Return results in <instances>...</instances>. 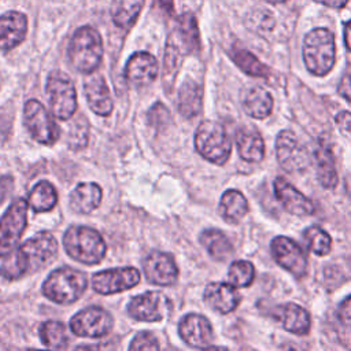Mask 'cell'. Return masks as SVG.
Masks as SVG:
<instances>
[{
  "label": "cell",
  "mask_w": 351,
  "mask_h": 351,
  "mask_svg": "<svg viewBox=\"0 0 351 351\" xmlns=\"http://www.w3.org/2000/svg\"><path fill=\"white\" fill-rule=\"evenodd\" d=\"M58 254V241L49 232H40L27 239L19 248L4 255L0 276L16 280L49 265Z\"/></svg>",
  "instance_id": "cell-1"
},
{
  "label": "cell",
  "mask_w": 351,
  "mask_h": 351,
  "mask_svg": "<svg viewBox=\"0 0 351 351\" xmlns=\"http://www.w3.org/2000/svg\"><path fill=\"white\" fill-rule=\"evenodd\" d=\"M63 247L69 256L85 265H96L106 255V243L100 233L82 225H73L64 232Z\"/></svg>",
  "instance_id": "cell-2"
},
{
  "label": "cell",
  "mask_w": 351,
  "mask_h": 351,
  "mask_svg": "<svg viewBox=\"0 0 351 351\" xmlns=\"http://www.w3.org/2000/svg\"><path fill=\"white\" fill-rule=\"evenodd\" d=\"M67 55L71 66L82 73H93L101 62L103 43L99 32L90 26H82L73 34Z\"/></svg>",
  "instance_id": "cell-3"
},
{
  "label": "cell",
  "mask_w": 351,
  "mask_h": 351,
  "mask_svg": "<svg viewBox=\"0 0 351 351\" xmlns=\"http://www.w3.org/2000/svg\"><path fill=\"white\" fill-rule=\"evenodd\" d=\"M335 36L325 27H318L306 34L303 59L307 70L314 75L328 74L335 64Z\"/></svg>",
  "instance_id": "cell-4"
},
{
  "label": "cell",
  "mask_w": 351,
  "mask_h": 351,
  "mask_svg": "<svg viewBox=\"0 0 351 351\" xmlns=\"http://www.w3.org/2000/svg\"><path fill=\"white\" fill-rule=\"evenodd\" d=\"M85 288V273L71 267H60L49 273L43 284V293L55 303L67 304L80 299Z\"/></svg>",
  "instance_id": "cell-5"
},
{
  "label": "cell",
  "mask_w": 351,
  "mask_h": 351,
  "mask_svg": "<svg viewBox=\"0 0 351 351\" xmlns=\"http://www.w3.org/2000/svg\"><path fill=\"white\" fill-rule=\"evenodd\" d=\"M197 152L215 165H223L232 151V143L223 126L215 121H203L195 134Z\"/></svg>",
  "instance_id": "cell-6"
},
{
  "label": "cell",
  "mask_w": 351,
  "mask_h": 351,
  "mask_svg": "<svg viewBox=\"0 0 351 351\" xmlns=\"http://www.w3.org/2000/svg\"><path fill=\"white\" fill-rule=\"evenodd\" d=\"M47 95L51 112L66 121L73 117L77 110V93L71 80L60 71H53L47 80Z\"/></svg>",
  "instance_id": "cell-7"
},
{
  "label": "cell",
  "mask_w": 351,
  "mask_h": 351,
  "mask_svg": "<svg viewBox=\"0 0 351 351\" xmlns=\"http://www.w3.org/2000/svg\"><path fill=\"white\" fill-rule=\"evenodd\" d=\"M27 202L14 200L0 219V255L10 254L19 241L27 225Z\"/></svg>",
  "instance_id": "cell-8"
},
{
  "label": "cell",
  "mask_w": 351,
  "mask_h": 351,
  "mask_svg": "<svg viewBox=\"0 0 351 351\" xmlns=\"http://www.w3.org/2000/svg\"><path fill=\"white\" fill-rule=\"evenodd\" d=\"M23 121L30 136L45 145H52L59 138V128L45 107L32 99L25 103Z\"/></svg>",
  "instance_id": "cell-9"
},
{
  "label": "cell",
  "mask_w": 351,
  "mask_h": 351,
  "mask_svg": "<svg viewBox=\"0 0 351 351\" xmlns=\"http://www.w3.org/2000/svg\"><path fill=\"white\" fill-rule=\"evenodd\" d=\"M276 155L280 166L288 173L304 170L310 165L307 148L291 130H281L277 134Z\"/></svg>",
  "instance_id": "cell-10"
},
{
  "label": "cell",
  "mask_w": 351,
  "mask_h": 351,
  "mask_svg": "<svg viewBox=\"0 0 351 351\" xmlns=\"http://www.w3.org/2000/svg\"><path fill=\"white\" fill-rule=\"evenodd\" d=\"M274 261L293 277L302 278L307 271V255L303 248L287 236H277L270 244Z\"/></svg>",
  "instance_id": "cell-11"
},
{
  "label": "cell",
  "mask_w": 351,
  "mask_h": 351,
  "mask_svg": "<svg viewBox=\"0 0 351 351\" xmlns=\"http://www.w3.org/2000/svg\"><path fill=\"white\" fill-rule=\"evenodd\" d=\"M70 329L77 336L101 337L112 329V317L104 308L90 306L70 319Z\"/></svg>",
  "instance_id": "cell-12"
},
{
  "label": "cell",
  "mask_w": 351,
  "mask_h": 351,
  "mask_svg": "<svg viewBox=\"0 0 351 351\" xmlns=\"http://www.w3.org/2000/svg\"><path fill=\"white\" fill-rule=\"evenodd\" d=\"M170 311V300L160 292L147 291L140 293L128 304V313L132 318L145 322L163 319Z\"/></svg>",
  "instance_id": "cell-13"
},
{
  "label": "cell",
  "mask_w": 351,
  "mask_h": 351,
  "mask_svg": "<svg viewBox=\"0 0 351 351\" xmlns=\"http://www.w3.org/2000/svg\"><path fill=\"white\" fill-rule=\"evenodd\" d=\"M140 281V273L136 267H119L99 271L92 278V288L97 293L111 295L133 288Z\"/></svg>",
  "instance_id": "cell-14"
},
{
  "label": "cell",
  "mask_w": 351,
  "mask_h": 351,
  "mask_svg": "<svg viewBox=\"0 0 351 351\" xmlns=\"http://www.w3.org/2000/svg\"><path fill=\"white\" fill-rule=\"evenodd\" d=\"M143 269L147 280L155 285H171L178 276L177 265L170 254L152 251L143 259Z\"/></svg>",
  "instance_id": "cell-15"
},
{
  "label": "cell",
  "mask_w": 351,
  "mask_h": 351,
  "mask_svg": "<svg viewBox=\"0 0 351 351\" xmlns=\"http://www.w3.org/2000/svg\"><path fill=\"white\" fill-rule=\"evenodd\" d=\"M273 186L277 200L289 214L303 217L311 215L315 211L314 203L284 177H277L273 182Z\"/></svg>",
  "instance_id": "cell-16"
},
{
  "label": "cell",
  "mask_w": 351,
  "mask_h": 351,
  "mask_svg": "<svg viewBox=\"0 0 351 351\" xmlns=\"http://www.w3.org/2000/svg\"><path fill=\"white\" fill-rule=\"evenodd\" d=\"M181 339L191 347L206 348L214 339V332L210 321L200 314H186L178 325Z\"/></svg>",
  "instance_id": "cell-17"
},
{
  "label": "cell",
  "mask_w": 351,
  "mask_h": 351,
  "mask_svg": "<svg viewBox=\"0 0 351 351\" xmlns=\"http://www.w3.org/2000/svg\"><path fill=\"white\" fill-rule=\"evenodd\" d=\"M158 71V60L148 52L133 53L125 66L126 80L137 88L151 84L156 78Z\"/></svg>",
  "instance_id": "cell-18"
},
{
  "label": "cell",
  "mask_w": 351,
  "mask_h": 351,
  "mask_svg": "<svg viewBox=\"0 0 351 351\" xmlns=\"http://www.w3.org/2000/svg\"><path fill=\"white\" fill-rule=\"evenodd\" d=\"M27 33V18L18 11H8L0 16V51L7 52L19 45Z\"/></svg>",
  "instance_id": "cell-19"
},
{
  "label": "cell",
  "mask_w": 351,
  "mask_h": 351,
  "mask_svg": "<svg viewBox=\"0 0 351 351\" xmlns=\"http://www.w3.org/2000/svg\"><path fill=\"white\" fill-rule=\"evenodd\" d=\"M240 293L229 282H211L204 289V302L219 314L233 311L240 303Z\"/></svg>",
  "instance_id": "cell-20"
},
{
  "label": "cell",
  "mask_w": 351,
  "mask_h": 351,
  "mask_svg": "<svg viewBox=\"0 0 351 351\" xmlns=\"http://www.w3.org/2000/svg\"><path fill=\"white\" fill-rule=\"evenodd\" d=\"M86 103L90 110L101 117L110 115L112 111V99L110 89L101 75H90L84 85Z\"/></svg>",
  "instance_id": "cell-21"
},
{
  "label": "cell",
  "mask_w": 351,
  "mask_h": 351,
  "mask_svg": "<svg viewBox=\"0 0 351 351\" xmlns=\"http://www.w3.org/2000/svg\"><path fill=\"white\" fill-rule=\"evenodd\" d=\"M274 317L281 322L282 328L291 333L303 336L310 330V315L296 303H285L276 307Z\"/></svg>",
  "instance_id": "cell-22"
},
{
  "label": "cell",
  "mask_w": 351,
  "mask_h": 351,
  "mask_svg": "<svg viewBox=\"0 0 351 351\" xmlns=\"http://www.w3.org/2000/svg\"><path fill=\"white\" fill-rule=\"evenodd\" d=\"M314 159L319 184L326 189H333L337 185V171L330 147L326 143L319 141L314 149Z\"/></svg>",
  "instance_id": "cell-23"
},
{
  "label": "cell",
  "mask_w": 351,
  "mask_h": 351,
  "mask_svg": "<svg viewBox=\"0 0 351 351\" xmlns=\"http://www.w3.org/2000/svg\"><path fill=\"white\" fill-rule=\"evenodd\" d=\"M101 189L95 182L78 184L70 195V207L78 214H89L101 202Z\"/></svg>",
  "instance_id": "cell-24"
},
{
  "label": "cell",
  "mask_w": 351,
  "mask_h": 351,
  "mask_svg": "<svg viewBox=\"0 0 351 351\" xmlns=\"http://www.w3.org/2000/svg\"><path fill=\"white\" fill-rule=\"evenodd\" d=\"M241 104L250 117L263 119L269 117L273 110V97L266 89L261 86H252L244 92Z\"/></svg>",
  "instance_id": "cell-25"
},
{
  "label": "cell",
  "mask_w": 351,
  "mask_h": 351,
  "mask_svg": "<svg viewBox=\"0 0 351 351\" xmlns=\"http://www.w3.org/2000/svg\"><path fill=\"white\" fill-rule=\"evenodd\" d=\"M219 214L228 223H239L248 213V202L237 189H228L219 200Z\"/></svg>",
  "instance_id": "cell-26"
},
{
  "label": "cell",
  "mask_w": 351,
  "mask_h": 351,
  "mask_svg": "<svg viewBox=\"0 0 351 351\" xmlns=\"http://www.w3.org/2000/svg\"><path fill=\"white\" fill-rule=\"evenodd\" d=\"M203 106V90L193 80H186L178 93V111L184 118H195L200 114Z\"/></svg>",
  "instance_id": "cell-27"
},
{
  "label": "cell",
  "mask_w": 351,
  "mask_h": 351,
  "mask_svg": "<svg viewBox=\"0 0 351 351\" xmlns=\"http://www.w3.org/2000/svg\"><path fill=\"white\" fill-rule=\"evenodd\" d=\"M236 144L241 159L247 162H259L265 156L263 138L254 129L239 130L236 134Z\"/></svg>",
  "instance_id": "cell-28"
},
{
  "label": "cell",
  "mask_w": 351,
  "mask_h": 351,
  "mask_svg": "<svg viewBox=\"0 0 351 351\" xmlns=\"http://www.w3.org/2000/svg\"><path fill=\"white\" fill-rule=\"evenodd\" d=\"M200 243L217 261H225L233 254V245L226 234L218 229H206L200 233Z\"/></svg>",
  "instance_id": "cell-29"
},
{
  "label": "cell",
  "mask_w": 351,
  "mask_h": 351,
  "mask_svg": "<svg viewBox=\"0 0 351 351\" xmlns=\"http://www.w3.org/2000/svg\"><path fill=\"white\" fill-rule=\"evenodd\" d=\"M143 5L144 0H112L111 16L114 23L122 29L130 27L140 15Z\"/></svg>",
  "instance_id": "cell-30"
},
{
  "label": "cell",
  "mask_w": 351,
  "mask_h": 351,
  "mask_svg": "<svg viewBox=\"0 0 351 351\" xmlns=\"http://www.w3.org/2000/svg\"><path fill=\"white\" fill-rule=\"evenodd\" d=\"M58 202V193L48 181L37 182L30 191L27 203L36 213H45L53 208Z\"/></svg>",
  "instance_id": "cell-31"
},
{
  "label": "cell",
  "mask_w": 351,
  "mask_h": 351,
  "mask_svg": "<svg viewBox=\"0 0 351 351\" xmlns=\"http://www.w3.org/2000/svg\"><path fill=\"white\" fill-rule=\"evenodd\" d=\"M177 29L180 33V38L182 45L189 53L199 52L200 49V37L196 18L191 12H185L178 18Z\"/></svg>",
  "instance_id": "cell-32"
},
{
  "label": "cell",
  "mask_w": 351,
  "mask_h": 351,
  "mask_svg": "<svg viewBox=\"0 0 351 351\" xmlns=\"http://www.w3.org/2000/svg\"><path fill=\"white\" fill-rule=\"evenodd\" d=\"M40 339L44 346L51 350L60 351L66 348L69 343V336L66 328L59 321H47L40 326Z\"/></svg>",
  "instance_id": "cell-33"
},
{
  "label": "cell",
  "mask_w": 351,
  "mask_h": 351,
  "mask_svg": "<svg viewBox=\"0 0 351 351\" xmlns=\"http://www.w3.org/2000/svg\"><path fill=\"white\" fill-rule=\"evenodd\" d=\"M303 240L307 248L319 256H325L330 252L332 248V237L322 228L313 225L303 230Z\"/></svg>",
  "instance_id": "cell-34"
},
{
  "label": "cell",
  "mask_w": 351,
  "mask_h": 351,
  "mask_svg": "<svg viewBox=\"0 0 351 351\" xmlns=\"http://www.w3.org/2000/svg\"><path fill=\"white\" fill-rule=\"evenodd\" d=\"M230 56L233 62L245 73L254 77H266L269 74V70L263 63L258 60L255 55L251 52L243 49V48H234L230 52Z\"/></svg>",
  "instance_id": "cell-35"
},
{
  "label": "cell",
  "mask_w": 351,
  "mask_h": 351,
  "mask_svg": "<svg viewBox=\"0 0 351 351\" xmlns=\"http://www.w3.org/2000/svg\"><path fill=\"white\" fill-rule=\"evenodd\" d=\"M255 278L254 265L248 261H234L228 270V281L233 287L245 288L252 284Z\"/></svg>",
  "instance_id": "cell-36"
},
{
  "label": "cell",
  "mask_w": 351,
  "mask_h": 351,
  "mask_svg": "<svg viewBox=\"0 0 351 351\" xmlns=\"http://www.w3.org/2000/svg\"><path fill=\"white\" fill-rule=\"evenodd\" d=\"M180 67V49L178 47L169 41L166 45V52H165V63H163V78L167 85V81H170V86L176 78V74Z\"/></svg>",
  "instance_id": "cell-37"
},
{
  "label": "cell",
  "mask_w": 351,
  "mask_h": 351,
  "mask_svg": "<svg viewBox=\"0 0 351 351\" xmlns=\"http://www.w3.org/2000/svg\"><path fill=\"white\" fill-rule=\"evenodd\" d=\"M128 351H159V341L149 332H138L132 339Z\"/></svg>",
  "instance_id": "cell-38"
},
{
  "label": "cell",
  "mask_w": 351,
  "mask_h": 351,
  "mask_svg": "<svg viewBox=\"0 0 351 351\" xmlns=\"http://www.w3.org/2000/svg\"><path fill=\"white\" fill-rule=\"evenodd\" d=\"M170 119L167 108L162 103H155L148 112V121L151 125H165Z\"/></svg>",
  "instance_id": "cell-39"
},
{
  "label": "cell",
  "mask_w": 351,
  "mask_h": 351,
  "mask_svg": "<svg viewBox=\"0 0 351 351\" xmlns=\"http://www.w3.org/2000/svg\"><path fill=\"white\" fill-rule=\"evenodd\" d=\"M337 317L341 324L346 326H351V295L347 296L337 308Z\"/></svg>",
  "instance_id": "cell-40"
},
{
  "label": "cell",
  "mask_w": 351,
  "mask_h": 351,
  "mask_svg": "<svg viewBox=\"0 0 351 351\" xmlns=\"http://www.w3.org/2000/svg\"><path fill=\"white\" fill-rule=\"evenodd\" d=\"M339 93L346 100L351 101V66L346 70V73L341 77V81L339 84Z\"/></svg>",
  "instance_id": "cell-41"
},
{
  "label": "cell",
  "mask_w": 351,
  "mask_h": 351,
  "mask_svg": "<svg viewBox=\"0 0 351 351\" xmlns=\"http://www.w3.org/2000/svg\"><path fill=\"white\" fill-rule=\"evenodd\" d=\"M336 123L344 133H351V112L341 111L336 115Z\"/></svg>",
  "instance_id": "cell-42"
},
{
  "label": "cell",
  "mask_w": 351,
  "mask_h": 351,
  "mask_svg": "<svg viewBox=\"0 0 351 351\" xmlns=\"http://www.w3.org/2000/svg\"><path fill=\"white\" fill-rule=\"evenodd\" d=\"M11 130V123L10 121H7L4 117L0 115V144L4 143L10 134Z\"/></svg>",
  "instance_id": "cell-43"
},
{
  "label": "cell",
  "mask_w": 351,
  "mask_h": 351,
  "mask_svg": "<svg viewBox=\"0 0 351 351\" xmlns=\"http://www.w3.org/2000/svg\"><path fill=\"white\" fill-rule=\"evenodd\" d=\"M11 185H12L11 178H1V180H0V203H1L3 199L7 196V192L10 191Z\"/></svg>",
  "instance_id": "cell-44"
},
{
  "label": "cell",
  "mask_w": 351,
  "mask_h": 351,
  "mask_svg": "<svg viewBox=\"0 0 351 351\" xmlns=\"http://www.w3.org/2000/svg\"><path fill=\"white\" fill-rule=\"evenodd\" d=\"M324 5H328V7H332V8H341L347 4L348 0H315Z\"/></svg>",
  "instance_id": "cell-45"
},
{
  "label": "cell",
  "mask_w": 351,
  "mask_h": 351,
  "mask_svg": "<svg viewBox=\"0 0 351 351\" xmlns=\"http://www.w3.org/2000/svg\"><path fill=\"white\" fill-rule=\"evenodd\" d=\"M344 43L347 49L351 51V19L344 22Z\"/></svg>",
  "instance_id": "cell-46"
},
{
  "label": "cell",
  "mask_w": 351,
  "mask_h": 351,
  "mask_svg": "<svg viewBox=\"0 0 351 351\" xmlns=\"http://www.w3.org/2000/svg\"><path fill=\"white\" fill-rule=\"evenodd\" d=\"M74 351H99V346L96 344H81Z\"/></svg>",
  "instance_id": "cell-47"
},
{
  "label": "cell",
  "mask_w": 351,
  "mask_h": 351,
  "mask_svg": "<svg viewBox=\"0 0 351 351\" xmlns=\"http://www.w3.org/2000/svg\"><path fill=\"white\" fill-rule=\"evenodd\" d=\"M203 351H229L225 347H218V346H208L206 348H203Z\"/></svg>",
  "instance_id": "cell-48"
},
{
  "label": "cell",
  "mask_w": 351,
  "mask_h": 351,
  "mask_svg": "<svg viewBox=\"0 0 351 351\" xmlns=\"http://www.w3.org/2000/svg\"><path fill=\"white\" fill-rule=\"evenodd\" d=\"M162 4L171 12V10H173V0H162Z\"/></svg>",
  "instance_id": "cell-49"
},
{
  "label": "cell",
  "mask_w": 351,
  "mask_h": 351,
  "mask_svg": "<svg viewBox=\"0 0 351 351\" xmlns=\"http://www.w3.org/2000/svg\"><path fill=\"white\" fill-rule=\"evenodd\" d=\"M267 1H271V3H282L285 0H267Z\"/></svg>",
  "instance_id": "cell-50"
},
{
  "label": "cell",
  "mask_w": 351,
  "mask_h": 351,
  "mask_svg": "<svg viewBox=\"0 0 351 351\" xmlns=\"http://www.w3.org/2000/svg\"><path fill=\"white\" fill-rule=\"evenodd\" d=\"M165 351H178V350H176V348H173V347H169V348H166Z\"/></svg>",
  "instance_id": "cell-51"
}]
</instances>
